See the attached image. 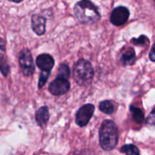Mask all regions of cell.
<instances>
[{
    "instance_id": "6da1fadb",
    "label": "cell",
    "mask_w": 155,
    "mask_h": 155,
    "mask_svg": "<svg viewBox=\"0 0 155 155\" xmlns=\"http://www.w3.org/2000/svg\"><path fill=\"white\" fill-rule=\"evenodd\" d=\"M76 18L79 22L85 24H92L101 18L98 9L89 0H81L74 8Z\"/></svg>"
},
{
    "instance_id": "7a4b0ae2",
    "label": "cell",
    "mask_w": 155,
    "mask_h": 155,
    "mask_svg": "<svg viewBox=\"0 0 155 155\" xmlns=\"http://www.w3.org/2000/svg\"><path fill=\"white\" fill-rule=\"evenodd\" d=\"M118 142V131L116 124L111 120H104L99 130L100 146L104 151H111Z\"/></svg>"
},
{
    "instance_id": "3957f363",
    "label": "cell",
    "mask_w": 155,
    "mask_h": 155,
    "mask_svg": "<svg viewBox=\"0 0 155 155\" xmlns=\"http://www.w3.org/2000/svg\"><path fill=\"white\" fill-rule=\"evenodd\" d=\"M74 78L80 86H86L92 82L94 77V70L90 62L80 59L74 67Z\"/></svg>"
},
{
    "instance_id": "277c9868",
    "label": "cell",
    "mask_w": 155,
    "mask_h": 155,
    "mask_svg": "<svg viewBox=\"0 0 155 155\" xmlns=\"http://www.w3.org/2000/svg\"><path fill=\"white\" fill-rule=\"evenodd\" d=\"M20 68L23 74L26 77H30L35 71V65L33 56L27 48L21 50L18 56Z\"/></svg>"
},
{
    "instance_id": "5b68a950",
    "label": "cell",
    "mask_w": 155,
    "mask_h": 155,
    "mask_svg": "<svg viewBox=\"0 0 155 155\" xmlns=\"http://www.w3.org/2000/svg\"><path fill=\"white\" fill-rule=\"evenodd\" d=\"M95 111V106L92 104H87L82 106L76 115V123L80 127H85L90 120Z\"/></svg>"
},
{
    "instance_id": "8992f818",
    "label": "cell",
    "mask_w": 155,
    "mask_h": 155,
    "mask_svg": "<svg viewBox=\"0 0 155 155\" xmlns=\"http://www.w3.org/2000/svg\"><path fill=\"white\" fill-rule=\"evenodd\" d=\"M70 86L71 85L68 79L57 77L54 81L50 83L48 89L52 95H62L68 92Z\"/></svg>"
},
{
    "instance_id": "52a82bcc",
    "label": "cell",
    "mask_w": 155,
    "mask_h": 155,
    "mask_svg": "<svg viewBox=\"0 0 155 155\" xmlns=\"http://www.w3.org/2000/svg\"><path fill=\"white\" fill-rule=\"evenodd\" d=\"M130 16V12L124 6H119L113 10L110 15V22L115 26H121L125 24Z\"/></svg>"
},
{
    "instance_id": "ba28073f",
    "label": "cell",
    "mask_w": 155,
    "mask_h": 155,
    "mask_svg": "<svg viewBox=\"0 0 155 155\" xmlns=\"http://www.w3.org/2000/svg\"><path fill=\"white\" fill-rule=\"evenodd\" d=\"M36 65L42 71H49L52 69L54 61L50 54H42L39 55L36 61Z\"/></svg>"
},
{
    "instance_id": "9c48e42d",
    "label": "cell",
    "mask_w": 155,
    "mask_h": 155,
    "mask_svg": "<svg viewBox=\"0 0 155 155\" xmlns=\"http://www.w3.org/2000/svg\"><path fill=\"white\" fill-rule=\"evenodd\" d=\"M45 18L39 15H33L31 18V26L33 31L38 35L42 36L45 32Z\"/></svg>"
},
{
    "instance_id": "30bf717a",
    "label": "cell",
    "mask_w": 155,
    "mask_h": 155,
    "mask_svg": "<svg viewBox=\"0 0 155 155\" xmlns=\"http://www.w3.org/2000/svg\"><path fill=\"white\" fill-rule=\"evenodd\" d=\"M120 61L124 66L132 65L136 61V54L133 48H127L123 50L120 53Z\"/></svg>"
},
{
    "instance_id": "8fae6325",
    "label": "cell",
    "mask_w": 155,
    "mask_h": 155,
    "mask_svg": "<svg viewBox=\"0 0 155 155\" xmlns=\"http://www.w3.org/2000/svg\"><path fill=\"white\" fill-rule=\"evenodd\" d=\"M0 71L5 77L9 72V66L5 57V42L2 38H0Z\"/></svg>"
},
{
    "instance_id": "7c38bea8",
    "label": "cell",
    "mask_w": 155,
    "mask_h": 155,
    "mask_svg": "<svg viewBox=\"0 0 155 155\" xmlns=\"http://www.w3.org/2000/svg\"><path fill=\"white\" fill-rule=\"evenodd\" d=\"M35 117H36V121L38 125L40 126V127L45 126L49 119V111H48V107L46 106L41 107L36 111Z\"/></svg>"
},
{
    "instance_id": "4fadbf2b",
    "label": "cell",
    "mask_w": 155,
    "mask_h": 155,
    "mask_svg": "<svg viewBox=\"0 0 155 155\" xmlns=\"http://www.w3.org/2000/svg\"><path fill=\"white\" fill-rule=\"evenodd\" d=\"M130 111L132 112V114H133V120L134 122H136L138 124H142L144 122L145 116H144V113L140 108L136 107L134 106H131Z\"/></svg>"
},
{
    "instance_id": "5bb4252c",
    "label": "cell",
    "mask_w": 155,
    "mask_h": 155,
    "mask_svg": "<svg viewBox=\"0 0 155 155\" xmlns=\"http://www.w3.org/2000/svg\"><path fill=\"white\" fill-rule=\"evenodd\" d=\"M99 109L104 114H110L114 112V104L113 103L110 101H101L99 104Z\"/></svg>"
},
{
    "instance_id": "9a60e30c",
    "label": "cell",
    "mask_w": 155,
    "mask_h": 155,
    "mask_svg": "<svg viewBox=\"0 0 155 155\" xmlns=\"http://www.w3.org/2000/svg\"><path fill=\"white\" fill-rule=\"evenodd\" d=\"M121 152L127 155H139V150L134 145H125L121 148Z\"/></svg>"
},
{
    "instance_id": "2e32d148",
    "label": "cell",
    "mask_w": 155,
    "mask_h": 155,
    "mask_svg": "<svg viewBox=\"0 0 155 155\" xmlns=\"http://www.w3.org/2000/svg\"><path fill=\"white\" fill-rule=\"evenodd\" d=\"M70 68L66 64H62L58 68V77H62V78L68 79L70 77Z\"/></svg>"
},
{
    "instance_id": "e0dca14e",
    "label": "cell",
    "mask_w": 155,
    "mask_h": 155,
    "mask_svg": "<svg viewBox=\"0 0 155 155\" xmlns=\"http://www.w3.org/2000/svg\"><path fill=\"white\" fill-rule=\"evenodd\" d=\"M131 42L136 45H144L148 43V39L144 35H142L139 38H133L131 39Z\"/></svg>"
},
{
    "instance_id": "ac0fdd59",
    "label": "cell",
    "mask_w": 155,
    "mask_h": 155,
    "mask_svg": "<svg viewBox=\"0 0 155 155\" xmlns=\"http://www.w3.org/2000/svg\"><path fill=\"white\" fill-rule=\"evenodd\" d=\"M49 71H42L39 76V89H41L42 87H43L44 85L45 84V83L47 82L48 80V75H49Z\"/></svg>"
},
{
    "instance_id": "d6986e66",
    "label": "cell",
    "mask_w": 155,
    "mask_h": 155,
    "mask_svg": "<svg viewBox=\"0 0 155 155\" xmlns=\"http://www.w3.org/2000/svg\"><path fill=\"white\" fill-rule=\"evenodd\" d=\"M146 122L147 124H149V125L155 126V109H154V110L151 112V114L148 115Z\"/></svg>"
},
{
    "instance_id": "ffe728a7",
    "label": "cell",
    "mask_w": 155,
    "mask_h": 155,
    "mask_svg": "<svg viewBox=\"0 0 155 155\" xmlns=\"http://www.w3.org/2000/svg\"><path fill=\"white\" fill-rule=\"evenodd\" d=\"M149 58L151 61L155 62V44L154 45V46L152 47V48H151V51L149 53Z\"/></svg>"
},
{
    "instance_id": "44dd1931",
    "label": "cell",
    "mask_w": 155,
    "mask_h": 155,
    "mask_svg": "<svg viewBox=\"0 0 155 155\" xmlns=\"http://www.w3.org/2000/svg\"><path fill=\"white\" fill-rule=\"evenodd\" d=\"M74 155H92L89 151L86 150H83V151H77L74 153Z\"/></svg>"
},
{
    "instance_id": "7402d4cb",
    "label": "cell",
    "mask_w": 155,
    "mask_h": 155,
    "mask_svg": "<svg viewBox=\"0 0 155 155\" xmlns=\"http://www.w3.org/2000/svg\"><path fill=\"white\" fill-rule=\"evenodd\" d=\"M9 1L13 2H17V3H18V2H22L23 0H9Z\"/></svg>"
},
{
    "instance_id": "603a6c76",
    "label": "cell",
    "mask_w": 155,
    "mask_h": 155,
    "mask_svg": "<svg viewBox=\"0 0 155 155\" xmlns=\"http://www.w3.org/2000/svg\"><path fill=\"white\" fill-rule=\"evenodd\" d=\"M154 5H155V0H154Z\"/></svg>"
}]
</instances>
